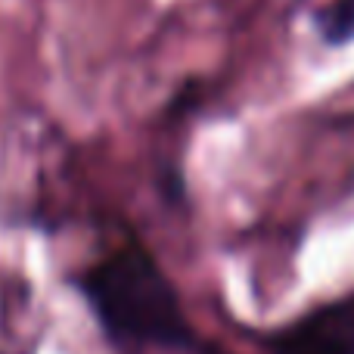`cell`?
<instances>
[{
    "instance_id": "2",
    "label": "cell",
    "mask_w": 354,
    "mask_h": 354,
    "mask_svg": "<svg viewBox=\"0 0 354 354\" xmlns=\"http://www.w3.org/2000/svg\"><path fill=\"white\" fill-rule=\"evenodd\" d=\"M270 354H354V301H333L264 339Z\"/></svg>"
},
{
    "instance_id": "3",
    "label": "cell",
    "mask_w": 354,
    "mask_h": 354,
    "mask_svg": "<svg viewBox=\"0 0 354 354\" xmlns=\"http://www.w3.org/2000/svg\"><path fill=\"white\" fill-rule=\"evenodd\" d=\"M314 31L330 47L354 44V0H330L314 12Z\"/></svg>"
},
{
    "instance_id": "1",
    "label": "cell",
    "mask_w": 354,
    "mask_h": 354,
    "mask_svg": "<svg viewBox=\"0 0 354 354\" xmlns=\"http://www.w3.org/2000/svg\"><path fill=\"white\" fill-rule=\"evenodd\" d=\"M78 292L103 336L124 351H189L199 342L177 286L140 243H124L91 264L78 277Z\"/></svg>"
},
{
    "instance_id": "4",
    "label": "cell",
    "mask_w": 354,
    "mask_h": 354,
    "mask_svg": "<svg viewBox=\"0 0 354 354\" xmlns=\"http://www.w3.org/2000/svg\"><path fill=\"white\" fill-rule=\"evenodd\" d=\"M193 354H230V351H224L221 345H214V342H196Z\"/></svg>"
}]
</instances>
